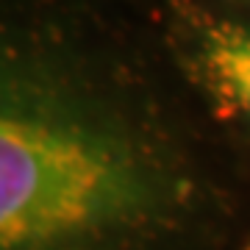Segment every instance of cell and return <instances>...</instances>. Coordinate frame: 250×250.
I'll return each mask as SVG.
<instances>
[{
    "label": "cell",
    "instance_id": "1",
    "mask_svg": "<svg viewBox=\"0 0 250 250\" xmlns=\"http://www.w3.org/2000/svg\"><path fill=\"white\" fill-rule=\"evenodd\" d=\"M167 208L145 153L100 114L6 86L0 114V250H114Z\"/></svg>",
    "mask_w": 250,
    "mask_h": 250
},
{
    "label": "cell",
    "instance_id": "3",
    "mask_svg": "<svg viewBox=\"0 0 250 250\" xmlns=\"http://www.w3.org/2000/svg\"><path fill=\"white\" fill-rule=\"evenodd\" d=\"M245 250H250V245H248V248H245Z\"/></svg>",
    "mask_w": 250,
    "mask_h": 250
},
{
    "label": "cell",
    "instance_id": "2",
    "mask_svg": "<svg viewBox=\"0 0 250 250\" xmlns=\"http://www.w3.org/2000/svg\"><path fill=\"white\" fill-rule=\"evenodd\" d=\"M192 70L223 114L250 125V25L208 20L192 50Z\"/></svg>",
    "mask_w": 250,
    "mask_h": 250
}]
</instances>
